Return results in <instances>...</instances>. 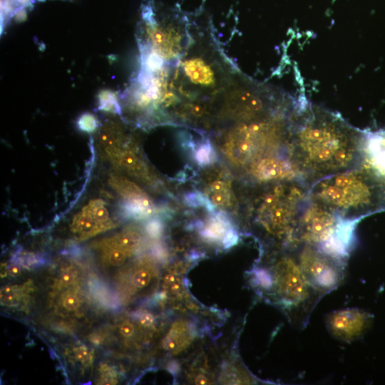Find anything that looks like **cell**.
I'll list each match as a JSON object with an SVG mask.
<instances>
[{
    "mask_svg": "<svg viewBox=\"0 0 385 385\" xmlns=\"http://www.w3.org/2000/svg\"><path fill=\"white\" fill-rule=\"evenodd\" d=\"M170 292L173 294H178L181 290V284L180 279L174 275H169L165 280Z\"/></svg>",
    "mask_w": 385,
    "mask_h": 385,
    "instance_id": "cell-25",
    "label": "cell"
},
{
    "mask_svg": "<svg viewBox=\"0 0 385 385\" xmlns=\"http://www.w3.org/2000/svg\"><path fill=\"white\" fill-rule=\"evenodd\" d=\"M75 278V272L71 269H68L62 273L60 277V284L63 286L70 285L74 283Z\"/></svg>",
    "mask_w": 385,
    "mask_h": 385,
    "instance_id": "cell-27",
    "label": "cell"
},
{
    "mask_svg": "<svg viewBox=\"0 0 385 385\" xmlns=\"http://www.w3.org/2000/svg\"><path fill=\"white\" fill-rule=\"evenodd\" d=\"M358 222L345 219L310 198L300 224L301 244L347 261L355 244Z\"/></svg>",
    "mask_w": 385,
    "mask_h": 385,
    "instance_id": "cell-5",
    "label": "cell"
},
{
    "mask_svg": "<svg viewBox=\"0 0 385 385\" xmlns=\"http://www.w3.org/2000/svg\"><path fill=\"white\" fill-rule=\"evenodd\" d=\"M295 248L286 253L275 265L272 285L276 286L279 303L295 325H306L312 310L323 297L311 285L299 264Z\"/></svg>",
    "mask_w": 385,
    "mask_h": 385,
    "instance_id": "cell-6",
    "label": "cell"
},
{
    "mask_svg": "<svg viewBox=\"0 0 385 385\" xmlns=\"http://www.w3.org/2000/svg\"><path fill=\"white\" fill-rule=\"evenodd\" d=\"M207 379L206 378L205 376L203 375H199L197 377L196 380V383L198 384H207Z\"/></svg>",
    "mask_w": 385,
    "mask_h": 385,
    "instance_id": "cell-35",
    "label": "cell"
},
{
    "mask_svg": "<svg viewBox=\"0 0 385 385\" xmlns=\"http://www.w3.org/2000/svg\"><path fill=\"white\" fill-rule=\"evenodd\" d=\"M225 189H227V186L223 181L216 180L211 185V191H219Z\"/></svg>",
    "mask_w": 385,
    "mask_h": 385,
    "instance_id": "cell-33",
    "label": "cell"
},
{
    "mask_svg": "<svg viewBox=\"0 0 385 385\" xmlns=\"http://www.w3.org/2000/svg\"><path fill=\"white\" fill-rule=\"evenodd\" d=\"M211 202L218 207H226L230 203V195L228 189L211 191Z\"/></svg>",
    "mask_w": 385,
    "mask_h": 385,
    "instance_id": "cell-24",
    "label": "cell"
},
{
    "mask_svg": "<svg viewBox=\"0 0 385 385\" xmlns=\"http://www.w3.org/2000/svg\"><path fill=\"white\" fill-rule=\"evenodd\" d=\"M110 185L115 189L117 193L126 198H131L146 194L135 183L125 178L120 176H113L109 180Z\"/></svg>",
    "mask_w": 385,
    "mask_h": 385,
    "instance_id": "cell-13",
    "label": "cell"
},
{
    "mask_svg": "<svg viewBox=\"0 0 385 385\" xmlns=\"http://www.w3.org/2000/svg\"><path fill=\"white\" fill-rule=\"evenodd\" d=\"M310 187L299 179L280 180L259 200L258 218L285 249L300 246V224L309 203Z\"/></svg>",
    "mask_w": 385,
    "mask_h": 385,
    "instance_id": "cell-4",
    "label": "cell"
},
{
    "mask_svg": "<svg viewBox=\"0 0 385 385\" xmlns=\"http://www.w3.org/2000/svg\"><path fill=\"white\" fill-rule=\"evenodd\" d=\"M120 333L126 338L131 337L135 332V327L132 324L128 322L123 323L120 326Z\"/></svg>",
    "mask_w": 385,
    "mask_h": 385,
    "instance_id": "cell-30",
    "label": "cell"
},
{
    "mask_svg": "<svg viewBox=\"0 0 385 385\" xmlns=\"http://www.w3.org/2000/svg\"><path fill=\"white\" fill-rule=\"evenodd\" d=\"M229 226L230 223L226 216L222 213H218L210 220L209 225L201 232V235L207 240H219L225 236Z\"/></svg>",
    "mask_w": 385,
    "mask_h": 385,
    "instance_id": "cell-12",
    "label": "cell"
},
{
    "mask_svg": "<svg viewBox=\"0 0 385 385\" xmlns=\"http://www.w3.org/2000/svg\"><path fill=\"white\" fill-rule=\"evenodd\" d=\"M74 354L78 361L83 365L89 366L93 362V354L85 346L75 347Z\"/></svg>",
    "mask_w": 385,
    "mask_h": 385,
    "instance_id": "cell-22",
    "label": "cell"
},
{
    "mask_svg": "<svg viewBox=\"0 0 385 385\" xmlns=\"http://www.w3.org/2000/svg\"><path fill=\"white\" fill-rule=\"evenodd\" d=\"M373 321L366 312L351 308L335 311L326 317L327 331L334 338L351 342L362 338L369 331Z\"/></svg>",
    "mask_w": 385,
    "mask_h": 385,
    "instance_id": "cell-8",
    "label": "cell"
},
{
    "mask_svg": "<svg viewBox=\"0 0 385 385\" xmlns=\"http://www.w3.org/2000/svg\"><path fill=\"white\" fill-rule=\"evenodd\" d=\"M8 274V266L5 264L1 265V277L5 278Z\"/></svg>",
    "mask_w": 385,
    "mask_h": 385,
    "instance_id": "cell-34",
    "label": "cell"
},
{
    "mask_svg": "<svg viewBox=\"0 0 385 385\" xmlns=\"http://www.w3.org/2000/svg\"><path fill=\"white\" fill-rule=\"evenodd\" d=\"M120 163L132 172L140 173L142 170L139 161L136 156L130 152H126L122 153L119 157Z\"/></svg>",
    "mask_w": 385,
    "mask_h": 385,
    "instance_id": "cell-19",
    "label": "cell"
},
{
    "mask_svg": "<svg viewBox=\"0 0 385 385\" xmlns=\"http://www.w3.org/2000/svg\"><path fill=\"white\" fill-rule=\"evenodd\" d=\"M106 229L100 225L85 207L74 220L72 224V231L79 233L82 240L93 236Z\"/></svg>",
    "mask_w": 385,
    "mask_h": 385,
    "instance_id": "cell-11",
    "label": "cell"
},
{
    "mask_svg": "<svg viewBox=\"0 0 385 385\" xmlns=\"http://www.w3.org/2000/svg\"><path fill=\"white\" fill-rule=\"evenodd\" d=\"M214 151L209 141L201 144L195 154V159L200 165L209 164L214 159Z\"/></svg>",
    "mask_w": 385,
    "mask_h": 385,
    "instance_id": "cell-17",
    "label": "cell"
},
{
    "mask_svg": "<svg viewBox=\"0 0 385 385\" xmlns=\"http://www.w3.org/2000/svg\"><path fill=\"white\" fill-rule=\"evenodd\" d=\"M115 244L128 255L130 254L139 245L141 237L136 232H126L113 238Z\"/></svg>",
    "mask_w": 385,
    "mask_h": 385,
    "instance_id": "cell-15",
    "label": "cell"
},
{
    "mask_svg": "<svg viewBox=\"0 0 385 385\" xmlns=\"http://www.w3.org/2000/svg\"><path fill=\"white\" fill-rule=\"evenodd\" d=\"M81 302L76 294L73 292H67L62 299V305L67 311H75L80 306Z\"/></svg>",
    "mask_w": 385,
    "mask_h": 385,
    "instance_id": "cell-21",
    "label": "cell"
},
{
    "mask_svg": "<svg viewBox=\"0 0 385 385\" xmlns=\"http://www.w3.org/2000/svg\"><path fill=\"white\" fill-rule=\"evenodd\" d=\"M295 251L305 277L320 295L341 284L347 261L305 244H301Z\"/></svg>",
    "mask_w": 385,
    "mask_h": 385,
    "instance_id": "cell-7",
    "label": "cell"
},
{
    "mask_svg": "<svg viewBox=\"0 0 385 385\" xmlns=\"http://www.w3.org/2000/svg\"><path fill=\"white\" fill-rule=\"evenodd\" d=\"M25 288L18 286H8L3 288L1 292L2 303L5 305L14 306L16 305L22 296H23Z\"/></svg>",
    "mask_w": 385,
    "mask_h": 385,
    "instance_id": "cell-16",
    "label": "cell"
},
{
    "mask_svg": "<svg viewBox=\"0 0 385 385\" xmlns=\"http://www.w3.org/2000/svg\"><path fill=\"white\" fill-rule=\"evenodd\" d=\"M112 371H113L111 368H110V366H108V365L105 364L104 366H102L101 373H102V377L104 379L103 380L105 384H116L115 382L117 381L113 379L115 377V375Z\"/></svg>",
    "mask_w": 385,
    "mask_h": 385,
    "instance_id": "cell-28",
    "label": "cell"
},
{
    "mask_svg": "<svg viewBox=\"0 0 385 385\" xmlns=\"http://www.w3.org/2000/svg\"><path fill=\"white\" fill-rule=\"evenodd\" d=\"M238 237L233 230H229L224 238V244L226 248H229L237 243Z\"/></svg>",
    "mask_w": 385,
    "mask_h": 385,
    "instance_id": "cell-29",
    "label": "cell"
},
{
    "mask_svg": "<svg viewBox=\"0 0 385 385\" xmlns=\"http://www.w3.org/2000/svg\"><path fill=\"white\" fill-rule=\"evenodd\" d=\"M139 320H140V323L142 325L145 327H149L153 324L154 321V318L152 314L146 313V314H141V316L139 317Z\"/></svg>",
    "mask_w": 385,
    "mask_h": 385,
    "instance_id": "cell-32",
    "label": "cell"
},
{
    "mask_svg": "<svg viewBox=\"0 0 385 385\" xmlns=\"http://www.w3.org/2000/svg\"><path fill=\"white\" fill-rule=\"evenodd\" d=\"M185 200L189 206L193 207H204L210 211L214 210V205L211 202V200H209V199L200 193L189 194L186 196Z\"/></svg>",
    "mask_w": 385,
    "mask_h": 385,
    "instance_id": "cell-18",
    "label": "cell"
},
{
    "mask_svg": "<svg viewBox=\"0 0 385 385\" xmlns=\"http://www.w3.org/2000/svg\"><path fill=\"white\" fill-rule=\"evenodd\" d=\"M86 208L95 221L106 230L113 227V222L109 220L108 212L102 200L91 201Z\"/></svg>",
    "mask_w": 385,
    "mask_h": 385,
    "instance_id": "cell-14",
    "label": "cell"
},
{
    "mask_svg": "<svg viewBox=\"0 0 385 385\" xmlns=\"http://www.w3.org/2000/svg\"><path fill=\"white\" fill-rule=\"evenodd\" d=\"M22 271L21 265L19 263L14 262L8 265V274L12 277L20 276Z\"/></svg>",
    "mask_w": 385,
    "mask_h": 385,
    "instance_id": "cell-31",
    "label": "cell"
},
{
    "mask_svg": "<svg viewBox=\"0 0 385 385\" xmlns=\"http://www.w3.org/2000/svg\"><path fill=\"white\" fill-rule=\"evenodd\" d=\"M192 14L150 2L137 30L141 64L176 65L192 41Z\"/></svg>",
    "mask_w": 385,
    "mask_h": 385,
    "instance_id": "cell-3",
    "label": "cell"
},
{
    "mask_svg": "<svg viewBox=\"0 0 385 385\" xmlns=\"http://www.w3.org/2000/svg\"><path fill=\"white\" fill-rule=\"evenodd\" d=\"M309 196L314 203L352 221L385 211V183L363 166L316 182Z\"/></svg>",
    "mask_w": 385,
    "mask_h": 385,
    "instance_id": "cell-2",
    "label": "cell"
},
{
    "mask_svg": "<svg viewBox=\"0 0 385 385\" xmlns=\"http://www.w3.org/2000/svg\"><path fill=\"white\" fill-rule=\"evenodd\" d=\"M152 279V275L150 270L141 269L134 275L132 283L137 288H143L149 285Z\"/></svg>",
    "mask_w": 385,
    "mask_h": 385,
    "instance_id": "cell-20",
    "label": "cell"
},
{
    "mask_svg": "<svg viewBox=\"0 0 385 385\" xmlns=\"http://www.w3.org/2000/svg\"><path fill=\"white\" fill-rule=\"evenodd\" d=\"M366 132L340 115L299 100L288 140L290 160L309 186L339 173L361 167Z\"/></svg>",
    "mask_w": 385,
    "mask_h": 385,
    "instance_id": "cell-1",
    "label": "cell"
},
{
    "mask_svg": "<svg viewBox=\"0 0 385 385\" xmlns=\"http://www.w3.org/2000/svg\"><path fill=\"white\" fill-rule=\"evenodd\" d=\"M146 231L152 237H158L163 231V224L158 220H152L146 225Z\"/></svg>",
    "mask_w": 385,
    "mask_h": 385,
    "instance_id": "cell-26",
    "label": "cell"
},
{
    "mask_svg": "<svg viewBox=\"0 0 385 385\" xmlns=\"http://www.w3.org/2000/svg\"><path fill=\"white\" fill-rule=\"evenodd\" d=\"M79 127L82 131L93 132L98 127V121L96 118L90 114L84 115L78 121Z\"/></svg>",
    "mask_w": 385,
    "mask_h": 385,
    "instance_id": "cell-23",
    "label": "cell"
},
{
    "mask_svg": "<svg viewBox=\"0 0 385 385\" xmlns=\"http://www.w3.org/2000/svg\"><path fill=\"white\" fill-rule=\"evenodd\" d=\"M362 166L373 172L385 183V131L366 132Z\"/></svg>",
    "mask_w": 385,
    "mask_h": 385,
    "instance_id": "cell-9",
    "label": "cell"
},
{
    "mask_svg": "<svg viewBox=\"0 0 385 385\" xmlns=\"http://www.w3.org/2000/svg\"><path fill=\"white\" fill-rule=\"evenodd\" d=\"M121 209L126 216L136 218L150 215L154 211L152 200L146 195L126 198L121 205Z\"/></svg>",
    "mask_w": 385,
    "mask_h": 385,
    "instance_id": "cell-10",
    "label": "cell"
}]
</instances>
